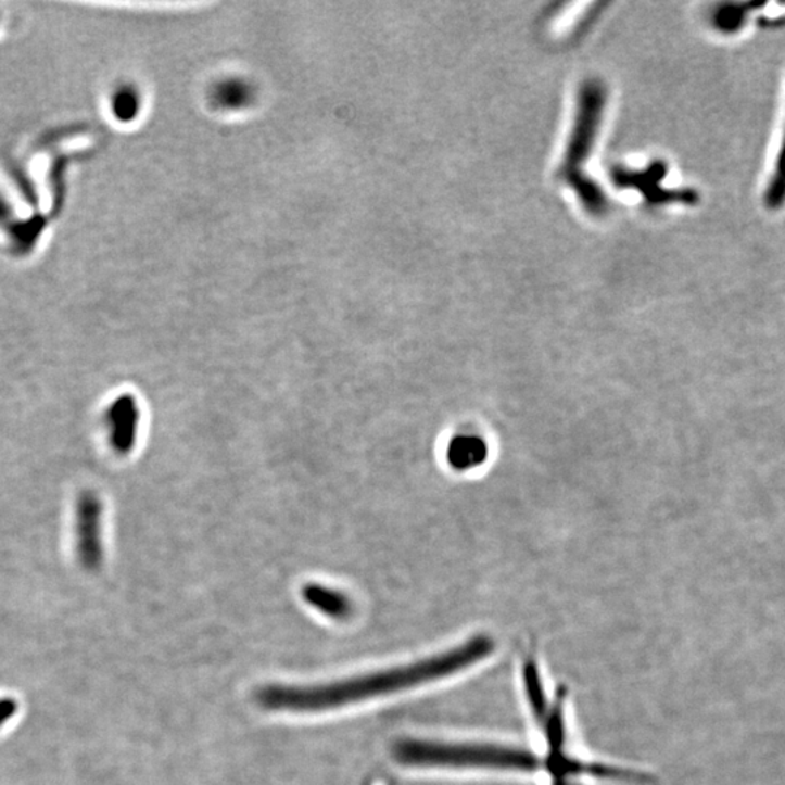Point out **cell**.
<instances>
[{
  "mask_svg": "<svg viewBox=\"0 0 785 785\" xmlns=\"http://www.w3.org/2000/svg\"><path fill=\"white\" fill-rule=\"evenodd\" d=\"M499 647L491 633L476 632L432 654L364 675L315 685H267L257 691L256 701L262 709L278 713L343 709L460 680L491 663Z\"/></svg>",
  "mask_w": 785,
  "mask_h": 785,
  "instance_id": "obj_1",
  "label": "cell"
},
{
  "mask_svg": "<svg viewBox=\"0 0 785 785\" xmlns=\"http://www.w3.org/2000/svg\"><path fill=\"white\" fill-rule=\"evenodd\" d=\"M518 688L533 745L543 762V785L651 784V772L585 752L574 729L569 686L553 681L537 646L519 651Z\"/></svg>",
  "mask_w": 785,
  "mask_h": 785,
  "instance_id": "obj_2",
  "label": "cell"
},
{
  "mask_svg": "<svg viewBox=\"0 0 785 785\" xmlns=\"http://www.w3.org/2000/svg\"><path fill=\"white\" fill-rule=\"evenodd\" d=\"M392 758L409 770L489 778H543L542 758L533 745L486 735L401 737Z\"/></svg>",
  "mask_w": 785,
  "mask_h": 785,
  "instance_id": "obj_3",
  "label": "cell"
},
{
  "mask_svg": "<svg viewBox=\"0 0 785 785\" xmlns=\"http://www.w3.org/2000/svg\"><path fill=\"white\" fill-rule=\"evenodd\" d=\"M604 104V91L599 84L586 85L581 96V109H579L578 124L574 128L572 143L569 145L568 157H566L564 177L570 186L577 188L585 204L594 213L603 212L604 199L591 181L583 178L581 166L586 161L587 154L594 143L595 132L598 130L600 110Z\"/></svg>",
  "mask_w": 785,
  "mask_h": 785,
  "instance_id": "obj_4",
  "label": "cell"
},
{
  "mask_svg": "<svg viewBox=\"0 0 785 785\" xmlns=\"http://www.w3.org/2000/svg\"><path fill=\"white\" fill-rule=\"evenodd\" d=\"M711 27L724 37H737L754 29L785 27V3H719L710 16Z\"/></svg>",
  "mask_w": 785,
  "mask_h": 785,
  "instance_id": "obj_5",
  "label": "cell"
},
{
  "mask_svg": "<svg viewBox=\"0 0 785 785\" xmlns=\"http://www.w3.org/2000/svg\"><path fill=\"white\" fill-rule=\"evenodd\" d=\"M102 505L100 497L85 492L77 502V556L85 569L97 570L102 564Z\"/></svg>",
  "mask_w": 785,
  "mask_h": 785,
  "instance_id": "obj_6",
  "label": "cell"
},
{
  "mask_svg": "<svg viewBox=\"0 0 785 785\" xmlns=\"http://www.w3.org/2000/svg\"><path fill=\"white\" fill-rule=\"evenodd\" d=\"M110 428V443L115 453L127 456L135 448L139 435L140 407L132 394L115 398L106 412Z\"/></svg>",
  "mask_w": 785,
  "mask_h": 785,
  "instance_id": "obj_7",
  "label": "cell"
},
{
  "mask_svg": "<svg viewBox=\"0 0 785 785\" xmlns=\"http://www.w3.org/2000/svg\"><path fill=\"white\" fill-rule=\"evenodd\" d=\"M761 203L768 213L778 214L785 210V98L783 117L763 175Z\"/></svg>",
  "mask_w": 785,
  "mask_h": 785,
  "instance_id": "obj_8",
  "label": "cell"
},
{
  "mask_svg": "<svg viewBox=\"0 0 785 785\" xmlns=\"http://www.w3.org/2000/svg\"><path fill=\"white\" fill-rule=\"evenodd\" d=\"M303 598L320 615L332 620H346L353 615V600L345 595V592L334 590V587L311 583V585L304 586Z\"/></svg>",
  "mask_w": 785,
  "mask_h": 785,
  "instance_id": "obj_9",
  "label": "cell"
},
{
  "mask_svg": "<svg viewBox=\"0 0 785 785\" xmlns=\"http://www.w3.org/2000/svg\"><path fill=\"white\" fill-rule=\"evenodd\" d=\"M486 456V445L478 436H457L450 443L447 450L450 465L458 470L474 469L482 465Z\"/></svg>",
  "mask_w": 785,
  "mask_h": 785,
  "instance_id": "obj_10",
  "label": "cell"
},
{
  "mask_svg": "<svg viewBox=\"0 0 785 785\" xmlns=\"http://www.w3.org/2000/svg\"><path fill=\"white\" fill-rule=\"evenodd\" d=\"M16 702L11 698H2L0 700V726H3L16 713Z\"/></svg>",
  "mask_w": 785,
  "mask_h": 785,
  "instance_id": "obj_11",
  "label": "cell"
}]
</instances>
